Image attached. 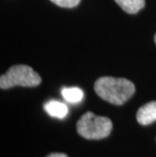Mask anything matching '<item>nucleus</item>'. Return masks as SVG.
<instances>
[{"instance_id":"obj_5","label":"nucleus","mask_w":156,"mask_h":157,"mask_svg":"<svg viewBox=\"0 0 156 157\" xmlns=\"http://www.w3.org/2000/svg\"><path fill=\"white\" fill-rule=\"evenodd\" d=\"M44 109L49 116L57 119H64L68 115V106L61 101H49L44 105Z\"/></svg>"},{"instance_id":"obj_3","label":"nucleus","mask_w":156,"mask_h":157,"mask_svg":"<svg viewBox=\"0 0 156 157\" xmlns=\"http://www.w3.org/2000/svg\"><path fill=\"white\" fill-rule=\"evenodd\" d=\"M42 79L38 73L28 65H14L0 77L1 89H8L14 86L35 87L41 83Z\"/></svg>"},{"instance_id":"obj_4","label":"nucleus","mask_w":156,"mask_h":157,"mask_svg":"<svg viewBox=\"0 0 156 157\" xmlns=\"http://www.w3.org/2000/svg\"><path fill=\"white\" fill-rule=\"evenodd\" d=\"M137 121L140 125L147 126L156 121V101H150L141 106L137 112Z\"/></svg>"},{"instance_id":"obj_10","label":"nucleus","mask_w":156,"mask_h":157,"mask_svg":"<svg viewBox=\"0 0 156 157\" xmlns=\"http://www.w3.org/2000/svg\"><path fill=\"white\" fill-rule=\"evenodd\" d=\"M154 41H155V44H156V35H155V36H154Z\"/></svg>"},{"instance_id":"obj_8","label":"nucleus","mask_w":156,"mask_h":157,"mask_svg":"<svg viewBox=\"0 0 156 157\" xmlns=\"http://www.w3.org/2000/svg\"><path fill=\"white\" fill-rule=\"evenodd\" d=\"M53 3H55L56 5L60 6V7L65 8H72L75 7L79 4L80 0H51Z\"/></svg>"},{"instance_id":"obj_6","label":"nucleus","mask_w":156,"mask_h":157,"mask_svg":"<svg viewBox=\"0 0 156 157\" xmlns=\"http://www.w3.org/2000/svg\"><path fill=\"white\" fill-rule=\"evenodd\" d=\"M122 9L130 14H135L145 6V0H115Z\"/></svg>"},{"instance_id":"obj_7","label":"nucleus","mask_w":156,"mask_h":157,"mask_svg":"<svg viewBox=\"0 0 156 157\" xmlns=\"http://www.w3.org/2000/svg\"><path fill=\"white\" fill-rule=\"evenodd\" d=\"M61 94L65 101L70 103H79L84 98V93L79 87H64Z\"/></svg>"},{"instance_id":"obj_9","label":"nucleus","mask_w":156,"mask_h":157,"mask_svg":"<svg viewBox=\"0 0 156 157\" xmlns=\"http://www.w3.org/2000/svg\"><path fill=\"white\" fill-rule=\"evenodd\" d=\"M47 157H68V156L64 154V153H51Z\"/></svg>"},{"instance_id":"obj_1","label":"nucleus","mask_w":156,"mask_h":157,"mask_svg":"<svg viewBox=\"0 0 156 157\" xmlns=\"http://www.w3.org/2000/svg\"><path fill=\"white\" fill-rule=\"evenodd\" d=\"M94 90L99 98L115 105H122L135 93V85L126 78L105 76L94 83Z\"/></svg>"},{"instance_id":"obj_2","label":"nucleus","mask_w":156,"mask_h":157,"mask_svg":"<svg viewBox=\"0 0 156 157\" xmlns=\"http://www.w3.org/2000/svg\"><path fill=\"white\" fill-rule=\"evenodd\" d=\"M112 129V121L107 117H98L93 113H85L76 124V130L87 140H101L109 136Z\"/></svg>"}]
</instances>
